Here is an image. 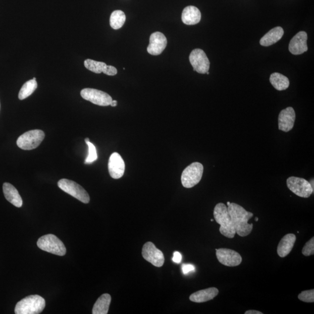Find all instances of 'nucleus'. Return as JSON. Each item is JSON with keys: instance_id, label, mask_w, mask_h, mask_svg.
<instances>
[{"instance_id": "nucleus-7", "label": "nucleus", "mask_w": 314, "mask_h": 314, "mask_svg": "<svg viewBox=\"0 0 314 314\" xmlns=\"http://www.w3.org/2000/svg\"><path fill=\"white\" fill-rule=\"evenodd\" d=\"M58 186L60 189L81 202L88 204L90 202V196L88 192L81 185L72 180L62 179L59 180Z\"/></svg>"}, {"instance_id": "nucleus-20", "label": "nucleus", "mask_w": 314, "mask_h": 314, "mask_svg": "<svg viewBox=\"0 0 314 314\" xmlns=\"http://www.w3.org/2000/svg\"><path fill=\"white\" fill-rule=\"evenodd\" d=\"M3 192L6 200L14 206L20 208L23 205L22 199L17 190L9 183L3 185Z\"/></svg>"}, {"instance_id": "nucleus-32", "label": "nucleus", "mask_w": 314, "mask_h": 314, "mask_svg": "<svg viewBox=\"0 0 314 314\" xmlns=\"http://www.w3.org/2000/svg\"><path fill=\"white\" fill-rule=\"evenodd\" d=\"M182 255L179 252H175L174 253H173V256L172 258L173 262L177 263H180L182 262Z\"/></svg>"}, {"instance_id": "nucleus-29", "label": "nucleus", "mask_w": 314, "mask_h": 314, "mask_svg": "<svg viewBox=\"0 0 314 314\" xmlns=\"http://www.w3.org/2000/svg\"><path fill=\"white\" fill-rule=\"evenodd\" d=\"M302 254L305 256H310L314 254V237L307 242L302 250Z\"/></svg>"}, {"instance_id": "nucleus-21", "label": "nucleus", "mask_w": 314, "mask_h": 314, "mask_svg": "<svg viewBox=\"0 0 314 314\" xmlns=\"http://www.w3.org/2000/svg\"><path fill=\"white\" fill-rule=\"evenodd\" d=\"M284 35V31L282 28L276 27L273 28L260 40V45L262 46L268 47L275 44L282 39Z\"/></svg>"}, {"instance_id": "nucleus-31", "label": "nucleus", "mask_w": 314, "mask_h": 314, "mask_svg": "<svg viewBox=\"0 0 314 314\" xmlns=\"http://www.w3.org/2000/svg\"><path fill=\"white\" fill-rule=\"evenodd\" d=\"M182 269L183 274L186 275L190 272L194 271L195 270V266L192 264H183Z\"/></svg>"}, {"instance_id": "nucleus-18", "label": "nucleus", "mask_w": 314, "mask_h": 314, "mask_svg": "<svg viewBox=\"0 0 314 314\" xmlns=\"http://www.w3.org/2000/svg\"><path fill=\"white\" fill-rule=\"evenodd\" d=\"M202 18L201 12L195 6H186L182 12V22L187 25L198 24Z\"/></svg>"}, {"instance_id": "nucleus-11", "label": "nucleus", "mask_w": 314, "mask_h": 314, "mask_svg": "<svg viewBox=\"0 0 314 314\" xmlns=\"http://www.w3.org/2000/svg\"><path fill=\"white\" fill-rule=\"evenodd\" d=\"M142 256L144 259L152 263L154 266L161 267L165 262L163 254L152 242H147L142 249Z\"/></svg>"}, {"instance_id": "nucleus-34", "label": "nucleus", "mask_w": 314, "mask_h": 314, "mask_svg": "<svg viewBox=\"0 0 314 314\" xmlns=\"http://www.w3.org/2000/svg\"><path fill=\"white\" fill-rule=\"evenodd\" d=\"M111 105L112 106H116L117 105V101L116 100H112L111 103Z\"/></svg>"}, {"instance_id": "nucleus-14", "label": "nucleus", "mask_w": 314, "mask_h": 314, "mask_svg": "<svg viewBox=\"0 0 314 314\" xmlns=\"http://www.w3.org/2000/svg\"><path fill=\"white\" fill-rule=\"evenodd\" d=\"M166 46L167 40L165 35L161 32H156L150 36L148 52L150 54L158 55L161 54Z\"/></svg>"}, {"instance_id": "nucleus-19", "label": "nucleus", "mask_w": 314, "mask_h": 314, "mask_svg": "<svg viewBox=\"0 0 314 314\" xmlns=\"http://www.w3.org/2000/svg\"><path fill=\"white\" fill-rule=\"evenodd\" d=\"M218 293L219 290L216 287H210L193 293L189 299L193 302L205 303L214 299Z\"/></svg>"}, {"instance_id": "nucleus-38", "label": "nucleus", "mask_w": 314, "mask_h": 314, "mask_svg": "<svg viewBox=\"0 0 314 314\" xmlns=\"http://www.w3.org/2000/svg\"><path fill=\"white\" fill-rule=\"evenodd\" d=\"M206 74H207V75H209V72H207L206 73Z\"/></svg>"}, {"instance_id": "nucleus-35", "label": "nucleus", "mask_w": 314, "mask_h": 314, "mask_svg": "<svg viewBox=\"0 0 314 314\" xmlns=\"http://www.w3.org/2000/svg\"><path fill=\"white\" fill-rule=\"evenodd\" d=\"M90 142V140H89V138H86V139H85V142H86V143H87V142Z\"/></svg>"}, {"instance_id": "nucleus-17", "label": "nucleus", "mask_w": 314, "mask_h": 314, "mask_svg": "<svg viewBox=\"0 0 314 314\" xmlns=\"http://www.w3.org/2000/svg\"><path fill=\"white\" fill-rule=\"evenodd\" d=\"M296 240V236L293 233L287 234L286 235L283 237V238L280 240L278 246V249H277V253L280 257L284 258L289 255L290 252L293 248L294 245Z\"/></svg>"}, {"instance_id": "nucleus-6", "label": "nucleus", "mask_w": 314, "mask_h": 314, "mask_svg": "<svg viewBox=\"0 0 314 314\" xmlns=\"http://www.w3.org/2000/svg\"><path fill=\"white\" fill-rule=\"evenodd\" d=\"M45 138V132L43 130H30L19 137L16 144L20 149L31 150L38 148Z\"/></svg>"}, {"instance_id": "nucleus-30", "label": "nucleus", "mask_w": 314, "mask_h": 314, "mask_svg": "<svg viewBox=\"0 0 314 314\" xmlns=\"http://www.w3.org/2000/svg\"><path fill=\"white\" fill-rule=\"evenodd\" d=\"M117 72H118V71H117L116 68H115L114 66L111 65H106V67L105 69H104L103 72V73H105V74L109 76L116 75L117 74Z\"/></svg>"}, {"instance_id": "nucleus-40", "label": "nucleus", "mask_w": 314, "mask_h": 314, "mask_svg": "<svg viewBox=\"0 0 314 314\" xmlns=\"http://www.w3.org/2000/svg\"><path fill=\"white\" fill-rule=\"evenodd\" d=\"M211 222H213V219H211Z\"/></svg>"}, {"instance_id": "nucleus-16", "label": "nucleus", "mask_w": 314, "mask_h": 314, "mask_svg": "<svg viewBox=\"0 0 314 314\" xmlns=\"http://www.w3.org/2000/svg\"><path fill=\"white\" fill-rule=\"evenodd\" d=\"M307 39L308 36L306 32L302 31L297 33L290 42L289 52L293 55H300L307 52Z\"/></svg>"}, {"instance_id": "nucleus-12", "label": "nucleus", "mask_w": 314, "mask_h": 314, "mask_svg": "<svg viewBox=\"0 0 314 314\" xmlns=\"http://www.w3.org/2000/svg\"><path fill=\"white\" fill-rule=\"evenodd\" d=\"M215 250L217 259L223 265L233 267L238 266L242 263V256L233 250L219 249Z\"/></svg>"}, {"instance_id": "nucleus-24", "label": "nucleus", "mask_w": 314, "mask_h": 314, "mask_svg": "<svg viewBox=\"0 0 314 314\" xmlns=\"http://www.w3.org/2000/svg\"><path fill=\"white\" fill-rule=\"evenodd\" d=\"M126 21L125 13L121 10H116L113 11L110 16V26L115 30H118L122 27Z\"/></svg>"}, {"instance_id": "nucleus-4", "label": "nucleus", "mask_w": 314, "mask_h": 314, "mask_svg": "<svg viewBox=\"0 0 314 314\" xmlns=\"http://www.w3.org/2000/svg\"><path fill=\"white\" fill-rule=\"evenodd\" d=\"M37 245L43 251L59 256L65 255L66 252L65 246L61 240L52 234L42 236L39 239Z\"/></svg>"}, {"instance_id": "nucleus-23", "label": "nucleus", "mask_w": 314, "mask_h": 314, "mask_svg": "<svg viewBox=\"0 0 314 314\" xmlns=\"http://www.w3.org/2000/svg\"><path fill=\"white\" fill-rule=\"evenodd\" d=\"M269 81L273 88L279 91L286 90L290 85L289 79L279 73H272L270 76Z\"/></svg>"}, {"instance_id": "nucleus-28", "label": "nucleus", "mask_w": 314, "mask_h": 314, "mask_svg": "<svg viewBox=\"0 0 314 314\" xmlns=\"http://www.w3.org/2000/svg\"><path fill=\"white\" fill-rule=\"evenodd\" d=\"M298 298L304 302L314 303V290H306V291L302 292L298 296Z\"/></svg>"}, {"instance_id": "nucleus-27", "label": "nucleus", "mask_w": 314, "mask_h": 314, "mask_svg": "<svg viewBox=\"0 0 314 314\" xmlns=\"http://www.w3.org/2000/svg\"><path fill=\"white\" fill-rule=\"evenodd\" d=\"M86 144L89 147V155L87 157L85 163V164H90L98 159V154H97L96 147L93 144L90 142H87Z\"/></svg>"}, {"instance_id": "nucleus-15", "label": "nucleus", "mask_w": 314, "mask_h": 314, "mask_svg": "<svg viewBox=\"0 0 314 314\" xmlns=\"http://www.w3.org/2000/svg\"><path fill=\"white\" fill-rule=\"evenodd\" d=\"M296 113L292 107H287L280 112L278 117V127L280 130L288 132L295 125Z\"/></svg>"}, {"instance_id": "nucleus-13", "label": "nucleus", "mask_w": 314, "mask_h": 314, "mask_svg": "<svg viewBox=\"0 0 314 314\" xmlns=\"http://www.w3.org/2000/svg\"><path fill=\"white\" fill-rule=\"evenodd\" d=\"M125 170V162L118 153H113L110 156L108 162V171L112 178H121Z\"/></svg>"}, {"instance_id": "nucleus-22", "label": "nucleus", "mask_w": 314, "mask_h": 314, "mask_svg": "<svg viewBox=\"0 0 314 314\" xmlns=\"http://www.w3.org/2000/svg\"><path fill=\"white\" fill-rule=\"evenodd\" d=\"M111 302V297L109 294H104L99 297L95 303L92 310L93 314H108L110 304Z\"/></svg>"}, {"instance_id": "nucleus-5", "label": "nucleus", "mask_w": 314, "mask_h": 314, "mask_svg": "<svg viewBox=\"0 0 314 314\" xmlns=\"http://www.w3.org/2000/svg\"><path fill=\"white\" fill-rule=\"evenodd\" d=\"M203 171L204 166L201 163L196 162L189 165L182 172L183 186L185 188H192L198 185L202 178Z\"/></svg>"}, {"instance_id": "nucleus-9", "label": "nucleus", "mask_w": 314, "mask_h": 314, "mask_svg": "<svg viewBox=\"0 0 314 314\" xmlns=\"http://www.w3.org/2000/svg\"><path fill=\"white\" fill-rule=\"evenodd\" d=\"M189 61L193 66L194 71L201 74H205L209 72L210 62L205 52L202 49L193 50L190 53Z\"/></svg>"}, {"instance_id": "nucleus-1", "label": "nucleus", "mask_w": 314, "mask_h": 314, "mask_svg": "<svg viewBox=\"0 0 314 314\" xmlns=\"http://www.w3.org/2000/svg\"><path fill=\"white\" fill-rule=\"evenodd\" d=\"M228 211L236 233L241 237L250 235L253 230V224H250L248 221L253 216V213L247 211L243 207L233 203L228 206Z\"/></svg>"}, {"instance_id": "nucleus-2", "label": "nucleus", "mask_w": 314, "mask_h": 314, "mask_svg": "<svg viewBox=\"0 0 314 314\" xmlns=\"http://www.w3.org/2000/svg\"><path fill=\"white\" fill-rule=\"evenodd\" d=\"M213 216L216 222L220 226V233L226 238L233 239L236 231L228 211V207L225 204H217L213 210Z\"/></svg>"}, {"instance_id": "nucleus-25", "label": "nucleus", "mask_w": 314, "mask_h": 314, "mask_svg": "<svg viewBox=\"0 0 314 314\" xmlns=\"http://www.w3.org/2000/svg\"><path fill=\"white\" fill-rule=\"evenodd\" d=\"M37 88H38V83L35 80L32 79L26 82L20 90L18 95L19 99L23 100L28 98L35 91Z\"/></svg>"}, {"instance_id": "nucleus-36", "label": "nucleus", "mask_w": 314, "mask_h": 314, "mask_svg": "<svg viewBox=\"0 0 314 314\" xmlns=\"http://www.w3.org/2000/svg\"><path fill=\"white\" fill-rule=\"evenodd\" d=\"M230 203H230L229 202H227V205H228V206H229L230 205Z\"/></svg>"}, {"instance_id": "nucleus-8", "label": "nucleus", "mask_w": 314, "mask_h": 314, "mask_svg": "<svg viewBox=\"0 0 314 314\" xmlns=\"http://www.w3.org/2000/svg\"><path fill=\"white\" fill-rule=\"evenodd\" d=\"M287 186L290 191L300 198H309L314 193L310 182L298 177H290L287 179Z\"/></svg>"}, {"instance_id": "nucleus-33", "label": "nucleus", "mask_w": 314, "mask_h": 314, "mask_svg": "<svg viewBox=\"0 0 314 314\" xmlns=\"http://www.w3.org/2000/svg\"><path fill=\"white\" fill-rule=\"evenodd\" d=\"M245 314H263L262 313L259 312V311L256 310H249L247 311L245 313Z\"/></svg>"}, {"instance_id": "nucleus-10", "label": "nucleus", "mask_w": 314, "mask_h": 314, "mask_svg": "<svg viewBox=\"0 0 314 314\" xmlns=\"http://www.w3.org/2000/svg\"><path fill=\"white\" fill-rule=\"evenodd\" d=\"M83 99L100 106H108L112 99L107 93L94 89L86 88L81 92Z\"/></svg>"}, {"instance_id": "nucleus-37", "label": "nucleus", "mask_w": 314, "mask_h": 314, "mask_svg": "<svg viewBox=\"0 0 314 314\" xmlns=\"http://www.w3.org/2000/svg\"><path fill=\"white\" fill-rule=\"evenodd\" d=\"M255 220H256V222L258 221L259 218H256Z\"/></svg>"}, {"instance_id": "nucleus-26", "label": "nucleus", "mask_w": 314, "mask_h": 314, "mask_svg": "<svg viewBox=\"0 0 314 314\" xmlns=\"http://www.w3.org/2000/svg\"><path fill=\"white\" fill-rule=\"evenodd\" d=\"M84 64L86 69L96 73H102L107 65L105 62L96 61L90 59L85 60Z\"/></svg>"}, {"instance_id": "nucleus-39", "label": "nucleus", "mask_w": 314, "mask_h": 314, "mask_svg": "<svg viewBox=\"0 0 314 314\" xmlns=\"http://www.w3.org/2000/svg\"><path fill=\"white\" fill-rule=\"evenodd\" d=\"M33 80H35V81H36V78H33Z\"/></svg>"}, {"instance_id": "nucleus-3", "label": "nucleus", "mask_w": 314, "mask_h": 314, "mask_svg": "<svg viewBox=\"0 0 314 314\" xmlns=\"http://www.w3.org/2000/svg\"><path fill=\"white\" fill-rule=\"evenodd\" d=\"M46 306L45 300L39 295H31L26 297L16 304L15 313L16 314H41Z\"/></svg>"}]
</instances>
